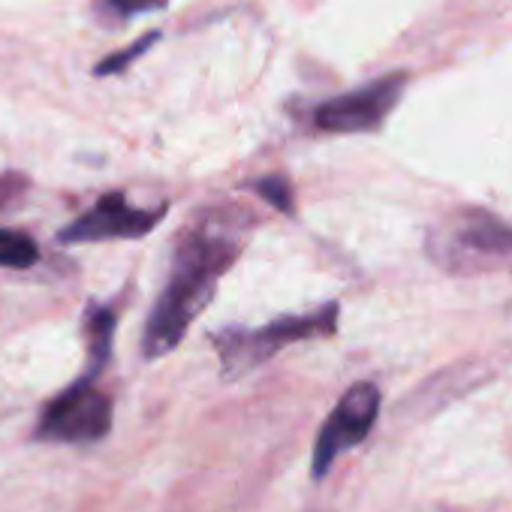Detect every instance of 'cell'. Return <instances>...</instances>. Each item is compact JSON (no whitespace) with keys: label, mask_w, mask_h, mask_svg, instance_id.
Here are the masks:
<instances>
[{"label":"cell","mask_w":512,"mask_h":512,"mask_svg":"<svg viewBox=\"0 0 512 512\" xmlns=\"http://www.w3.org/2000/svg\"><path fill=\"white\" fill-rule=\"evenodd\" d=\"M425 253L446 275L503 272L512 269V226L491 211L461 208L431 226Z\"/></svg>","instance_id":"obj_2"},{"label":"cell","mask_w":512,"mask_h":512,"mask_svg":"<svg viewBox=\"0 0 512 512\" xmlns=\"http://www.w3.org/2000/svg\"><path fill=\"white\" fill-rule=\"evenodd\" d=\"M256 193H260L266 202H272L278 211L290 214L293 211V184L284 175H269L256 181Z\"/></svg>","instance_id":"obj_11"},{"label":"cell","mask_w":512,"mask_h":512,"mask_svg":"<svg viewBox=\"0 0 512 512\" xmlns=\"http://www.w3.org/2000/svg\"><path fill=\"white\" fill-rule=\"evenodd\" d=\"M88 338H91V374L88 377H94L103 365H106V359H109V353H112V332H115V314L109 311V308H94L91 314H88Z\"/></svg>","instance_id":"obj_8"},{"label":"cell","mask_w":512,"mask_h":512,"mask_svg":"<svg viewBox=\"0 0 512 512\" xmlns=\"http://www.w3.org/2000/svg\"><path fill=\"white\" fill-rule=\"evenodd\" d=\"M169 0H97V10L109 19H133L142 13L166 10Z\"/></svg>","instance_id":"obj_10"},{"label":"cell","mask_w":512,"mask_h":512,"mask_svg":"<svg viewBox=\"0 0 512 512\" xmlns=\"http://www.w3.org/2000/svg\"><path fill=\"white\" fill-rule=\"evenodd\" d=\"M377 413H380V389L374 383H353L341 395V401L323 422L314 443V464H311L314 479H323L341 452L359 446L371 434Z\"/></svg>","instance_id":"obj_5"},{"label":"cell","mask_w":512,"mask_h":512,"mask_svg":"<svg viewBox=\"0 0 512 512\" xmlns=\"http://www.w3.org/2000/svg\"><path fill=\"white\" fill-rule=\"evenodd\" d=\"M404 88H407L404 73L380 76L356 91H347L323 103L314 112V124L317 130H326V133H374L398 106Z\"/></svg>","instance_id":"obj_6"},{"label":"cell","mask_w":512,"mask_h":512,"mask_svg":"<svg viewBox=\"0 0 512 512\" xmlns=\"http://www.w3.org/2000/svg\"><path fill=\"white\" fill-rule=\"evenodd\" d=\"M338 329V305L329 302L323 308H314L308 314H287L275 323H266L260 329L229 326L223 332L211 335V344L220 356L223 374L229 380L250 374L253 368L266 365L272 356H278L284 347L314 338H329Z\"/></svg>","instance_id":"obj_3"},{"label":"cell","mask_w":512,"mask_h":512,"mask_svg":"<svg viewBox=\"0 0 512 512\" xmlns=\"http://www.w3.org/2000/svg\"><path fill=\"white\" fill-rule=\"evenodd\" d=\"M163 214H166V205L136 208L127 202L124 193H106L97 199L91 211L76 217L58 238L64 244H88V241H106V238H142L163 220Z\"/></svg>","instance_id":"obj_7"},{"label":"cell","mask_w":512,"mask_h":512,"mask_svg":"<svg viewBox=\"0 0 512 512\" xmlns=\"http://www.w3.org/2000/svg\"><path fill=\"white\" fill-rule=\"evenodd\" d=\"M160 40V34H148V37H142L139 43H133L130 49H124L121 55H112V58H106L103 64H97V76H109V73H121V70H127L148 46H154Z\"/></svg>","instance_id":"obj_12"},{"label":"cell","mask_w":512,"mask_h":512,"mask_svg":"<svg viewBox=\"0 0 512 512\" xmlns=\"http://www.w3.org/2000/svg\"><path fill=\"white\" fill-rule=\"evenodd\" d=\"M40 260V250L31 235L19 229H0V266L4 269H31Z\"/></svg>","instance_id":"obj_9"},{"label":"cell","mask_w":512,"mask_h":512,"mask_svg":"<svg viewBox=\"0 0 512 512\" xmlns=\"http://www.w3.org/2000/svg\"><path fill=\"white\" fill-rule=\"evenodd\" d=\"M112 428V401L94 386V377H82L64 389L43 413L37 434L58 443H97Z\"/></svg>","instance_id":"obj_4"},{"label":"cell","mask_w":512,"mask_h":512,"mask_svg":"<svg viewBox=\"0 0 512 512\" xmlns=\"http://www.w3.org/2000/svg\"><path fill=\"white\" fill-rule=\"evenodd\" d=\"M250 220L253 217L235 205H211L190 217L175 241L166 284L145 323V359H160L184 341L190 323L214 299L217 281L241 256Z\"/></svg>","instance_id":"obj_1"}]
</instances>
